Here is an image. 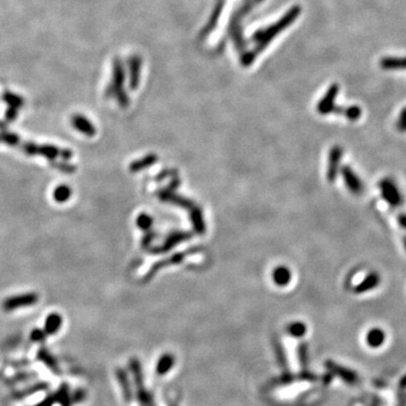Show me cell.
Here are the masks:
<instances>
[{
    "label": "cell",
    "instance_id": "cell-1",
    "mask_svg": "<svg viewBox=\"0 0 406 406\" xmlns=\"http://www.w3.org/2000/svg\"><path fill=\"white\" fill-rule=\"evenodd\" d=\"M300 14V7H292L290 11H289L286 15H284L281 20L278 21L275 24L272 26H269L267 29L260 30L256 32V33L252 37V40L255 42V49L252 52L246 53L245 55H242L241 58V63L242 66H250V64L254 61V59L259 52L263 51L267 45L270 43L271 41L274 39V36L277 35L280 32H282L288 25H290L291 23L296 20L297 16Z\"/></svg>",
    "mask_w": 406,
    "mask_h": 406
},
{
    "label": "cell",
    "instance_id": "cell-2",
    "mask_svg": "<svg viewBox=\"0 0 406 406\" xmlns=\"http://www.w3.org/2000/svg\"><path fill=\"white\" fill-rule=\"evenodd\" d=\"M125 79V72H124V67L123 63L121 61V59H115L113 62V78H112V83L110 84V86L106 88L105 95L107 97H119L120 95L124 94L123 91V84Z\"/></svg>",
    "mask_w": 406,
    "mask_h": 406
},
{
    "label": "cell",
    "instance_id": "cell-3",
    "mask_svg": "<svg viewBox=\"0 0 406 406\" xmlns=\"http://www.w3.org/2000/svg\"><path fill=\"white\" fill-rule=\"evenodd\" d=\"M381 197L385 201L394 208H398L403 204V197L395 182L391 179H382L379 184Z\"/></svg>",
    "mask_w": 406,
    "mask_h": 406
},
{
    "label": "cell",
    "instance_id": "cell-4",
    "mask_svg": "<svg viewBox=\"0 0 406 406\" xmlns=\"http://www.w3.org/2000/svg\"><path fill=\"white\" fill-rule=\"evenodd\" d=\"M39 301V295L34 292H27L22 293V295H16L6 298L3 301V309L5 311H13L16 309H20L23 307H29L32 305H35Z\"/></svg>",
    "mask_w": 406,
    "mask_h": 406
},
{
    "label": "cell",
    "instance_id": "cell-5",
    "mask_svg": "<svg viewBox=\"0 0 406 406\" xmlns=\"http://www.w3.org/2000/svg\"><path fill=\"white\" fill-rule=\"evenodd\" d=\"M341 173H342L344 183L347 185L350 192L356 195H359L363 192L365 185H363L362 181L359 179V176L354 173L351 167L343 166L342 170H341Z\"/></svg>",
    "mask_w": 406,
    "mask_h": 406
},
{
    "label": "cell",
    "instance_id": "cell-6",
    "mask_svg": "<svg viewBox=\"0 0 406 406\" xmlns=\"http://www.w3.org/2000/svg\"><path fill=\"white\" fill-rule=\"evenodd\" d=\"M343 155V149L340 146H334L330 151L329 156V165H328V173H326V177L330 183H334L337 180L339 174V167L341 158Z\"/></svg>",
    "mask_w": 406,
    "mask_h": 406
},
{
    "label": "cell",
    "instance_id": "cell-7",
    "mask_svg": "<svg viewBox=\"0 0 406 406\" xmlns=\"http://www.w3.org/2000/svg\"><path fill=\"white\" fill-rule=\"evenodd\" d=\"M338 93H339L338 85H332L329 88V91L325 94V96L319 101L318 104H317V111H318L319 114L325 115L333 113L335 107V99H337Z\"/></svg>",
    "mask_w": 406,
    "mask_h": 406
},
{
    "label": "cell",
    "instance_id": "cell-8",
    "mask_svg": "<svg viewBox=\"0 0 406 406\" xmlns=\"http://www.w3.org/2000/svg\"><path fill=\"white\" fill-rule=\"evenodd\" d=\"M70 122H71V125L77 130V131L84 133L85 135H87V137L92 138L96 134L95 125L93 124L92 121L88 120L85 115L74 114L71 116Z\"/></svg>",
    "mask_w": 406,
    "mask_h": 406
},
{
    "label": "cell",
    "instance_id": "cell-9",
    "mask_svg": "<svg viewBox=\"0 0 406 406\" xmlns=\"http://www.w3.org/2000/svg\"><path fill=\"white\" fill-rule=\"evenodd\" d=\"M380 284V275L377 272H371L362 281L354 287V292L356 293H365L371 291Z\"/></svg>",
    "mask_w": 406,
    "mask_h": 406
},
{
    "label": "cell",
    "instance_id": "cell-10",
    "mask_svg": "<svg viewBox=\"0 0 406 406\" xmlns=\"http://www.w3.org/2000/svg\"><path fill=\"white\" fill-rule=\"evenodd\" d=\"M328 367L335 373V375H338L339 377L342 378L345 382H348V384H350V385H356L359 381L358 373L354 372L353 370H350V369H348V368L335 365V363H333V362H329Z\"/></svg>",
    "mask_w": 406,
    "mask_h": 406
},
{
    "label": "cell",
    "instance_id": "cell-11",
    "mask_svg": "<svg viewBox=\"0 0 406 406\" xmlns=\"http://www.w3.org/2000/svg\"><path fill=\"white\" fill-rule=\"evenodd\" d=\"M190 237L191 236L188 234V232H175V234L170 235L166 238L164 245L159 247V249H153L152 252H155V254H160V253H163V252H167L171 249H173L174 246H176L179 242L184 241Z\"/></svg>",
    "mask_w": 406,
    "mask_h": 406
},
{
    "label": "cell",
    "instance_id": "cell-12",
    "mask_svg": "<svg viewBox=\"0 0 406 406\" xmlns=\"http://www.w3.org/2000/svg\"><path fill=\"white\" fill-rule=\"evenodd\" d=\"M129 69H130V87L135 90L139 85L140 79V69H141V59L138 55H133L129 59Z\"/></svg>",
    "mask_w": 406,
    "mask_h": 406
},
{
    "label": "cell",
    "instance_id": "cell-13",
    "mask_svg": "<svg viewBox=\"0 0 406 406\" xmlns=\"http://www.w3.org/2000/svg\"><path fill=\"white\" fill-rule=\"evenodd\" d=\"M386 340V334L384 331L378 328H373L370 331H368V333L366 335V342L368 344V347H370L372 349L380 348L382 344L385 343Z\"/></svg>",
    "mask_w": 406,
    "mask_h": 406
},
{
    "label": "cell",
    "instance_id": "cell-14",
    "mask_svg": "<svg viewBox=\"0 0 406 406\" xmlns=\"http://www.w3.org/2000/svg\"><path fill=\"white\" fill-rule=\"evenodd\" d=\"M272 278L277 286L286 287L291 281V271L284 265H280L273 270Z\"/></svg>",
    "mask_w": 406,
    "mask_h": 406
},
{
    "label": "cell",
    "instance_id": "cell-15",
    "mask_svg": "<svg viewBox=\"0 0 406 406\" xmlns=\"http://www.w3.org/2000/svg\"><path fill=\"white\" fill-rule=\"evenodd\" d=\"M62 326V317L58 312H51L46 317L44 323V332L46 335H53L61 329Z\"/></svg>",
    "mask_w": 406,
    "mask_h": 406
},
{
    "label": "cell",
    "instance_id": "cell-16",
    "mask_svg": "<svg viewBox=\"0 0 406 406\" xmlns=\"http://www.w3.org/2000/svg\"><path fill=\"white\" fill-rule=\"evenodd\" d=\"M157 160H158L157 155H155V153H148V155L140 158V159L132 161L129 166V170L131 173H138L140 171L152 166Z\"/></svg>",
    "mask_w": 406,
    "mask_h": 406
},
{
    "label": "cell",
    "instance_id": "cell-17",
    "mask_svg": "<svg viewBox=\"0 0 406 406\" xmlns=\"http://www.w3.org/2000/svg\"><path fill=\"white\" fill-rule=\"evenodd\" d=\"M61 151H62V149L52 146V144H42V146H39V144H37V148H36V155L43 156L49 160L57 159L58 157L61 156Z\"/></svg>",
    "mask_w": 406,
    "mask_h": 406
},
{
    "label": "cell",
    "instance_id": "cell-18",
    "mask_svg": "<svg viewBox=\"0 0 406 406\" xmlns=\"http://www.w3.org/2000/svg\"><path fill=\"white\" fill-rule=\"evenodd\" d=\"M37 358H39L40 360L43 362L44 365L48 367L51 371H53L55 373L60 372L59 365H58L57 360H55V358L46 349H44V348L40 349L39 353H37Z\"/></svg>",
    "mask_w": 406,
    "mask_h": 406
},
{
    "label": "cell",
    "instance_id": "cell-19",
    "mask_svg": "<svg viewBox=\"0 0 406 406\" xmlns=\"http://www.w3.org/2000/svg\"><path fill=\"white\" fill-rule=\"evenodd\" d=\"M184 256H185V254H176V255H173L171 259H169V260H166V261H160L159 263H157L156 265H153V267L151 268V270L149 271V273L146 275V278H144V280H146V281H148L149 279H150L153 274H155L158 270H159L160 268H164V267H166V265H172V264H176V263H180L182 260L184 259Z\"/></svg>",
    "mask_w": 406,
    "mask_h": 406
},
{
    "label": "cell",
    "instance_id": "cell-20",
    "mask_svg": "<svg viewBox=\"0 0 406 406\" xmlns=\"http://www.w3.org/2000/svg\"><path fill=\"white\" fill-rule=\"evenodd\" d=\"M116 377H118V380H119L120 385H121V388H122L123 395H124V399L128 400V402H130V400H131V398H132V391H131V388H130V384L128 381L127 373H125V371L123 369H121V368H119V369H116Z\"/></svg>",
    "mask_w": 406,
    "mask_h": 406
},
{
    "label": "cell",
    "instance_id": "cell-21",
    "mask_svg": "<svg viewBox=\"0 0 406 406\" xmlns=\"http://www.w3.org/2000/svg\"><path fill=\"white\" fill-rule=\"evenodd\" d=\"M71 194H72V191H71V189H70V186H68L66 184H61V185H58L57 188L54 189L52 197L55 202L64 203L70 199Z\"/></svg>",
    "mask_w": 406,
    "mask_h": 406
},
{
    "label": "cell",
    "instance_id": "cell-22",
    "mask_svg": "<svg viewBox=\"0 0 406 406\" xmlns=\"http://www.w3.org/2000/svg\"><path fill=\"white\" fill-rule=\"evenodd\" d=\"M191 221L193 223L195 231L199 232V234H203L205 231V223L201 210L199 208H192V211H191Z\"/></svg>",
    "mask_w": 406,
    "mask_h": 406
},
{
    "label": "cell",
    "instance_id": "cell-23",
    "mask_svg": "<svg viewBox=\"0 0 406 406\" xmlns=\"http://www.w3.org/2000/svg\"><path fill=\"white\" fill-rule=\"evenodd\" d=\"M3 100L7 103L8 106L14 107V109L20 110L21 107L25 104V101L22 96L14 94L12 92H5L3 94Z\"/></svg>",
    "mask_w": 406,
    "mask_h": 406
},
{
    "label": "cell",
    "instance_id": "cell-24",
    "mask_svg": "<svg viewBox=\"0 0 406 406\" xmlns=\"http://www.w3.org/2000/svg\"><path fill=\"white\" fill-rule=\"evenodd\" d=\"M173 365H174V357L171 354H164L157 363V373L158 375H165L170 371Z\"/></svg>",
    "mask_w": 406,
    "mask_h": 406
},
{
    "label": "cell",
    "instance_id": "cell-25",
    "mask_svg": "<svg viewBox=\"0 0 406 406\" xmlns=\"http://www.w3.org/2000/svg\"><path fill=\"white\" fill-rule=\"evenodd\" d=\"M381 67L385 69H405L406 58H385L381 60Z\"/></svg>",
    "mask_w": 406,
    "mask_h": 406
},
{
    "label": "cell",
    "instance_id": "cell-26",
    "mask_svg": "<svg viewBox=\"0 0 406 406\" xmlns=\"http://www.w3.org/2000/svg\"><path fill=\"white\" fill-rule=\"evenodd\" d=\"M287 332L293 338H301L307 332V326L301 321H292L287 326Z\"/></svg>",
    "mask_w": 406,
    "mask_h": 406
},
{
    "label": "cell",
    "instance_id": "cell-27",
    "mask_svg": "<svg viewBox=\"0 0 406 406\" xmlns=\"http://www.w3.org/2000/svg\"><path fill=\"white\" fill-rule=\"evenodd\" d=\"M57 398L58 403L61 404V406H71L72 405V398L71 395L69 394V387L68 385H62L60 389L57 391Z\"/></svg>",
    "mask_w": 406,
    "mask_h": 406
},
{
    "label": "cell",
    "instance_id": "cell-28",
    "mask_svg": "<svg viewBox=\"0 0 406 406\" xmlns=\"http://www.w3.org/2000/svg\"><path fill=\"white\" fill-rule=\"evenodd\" d=\"M135 222H137V226L140 228V229L143 231H148L152 226L153 219L150 214L140 213L137 218V220H135Z\"/></svg>",
    "mask_w": 406,
    "mask_h": 406
},
{
    "label": "cell",
    "instance_id": "cell-29",
    "mask_svg": "<svg viewBox=\"0 0 406 406\" xmlns=\"http://www.w3.org/2000/svg\"><path fill=\"white\" fill-rule=\"evenodd\" d=\"M20 141H21L20 137L15 133L7 132L5 131V130L0 132V142H5L6 144H8V146H18Z\"/></svg>",
    "mask_w": 406,
    "mask_h": 406
},
{
    "label": "cell",
    "instance_id": "cell-30",
    "mask_svg": "<svg viewBox=\"0 0 406 406\" xmlns=\"http://www.w3.org/2000/svg\"><path fill=\"white\" fill-rule=\"evenodd\" d=\"M46 387H48V384H44V382H40V384L34 385L30 387V388H26L24 390L20 391V393H17L15 396L16 398H25L27 396H30L34 393H37V391H41L43 389H46Z\"/></svg>",
    "mask_w": 406,
    "mask_h": 406
},
{
    "label": "cell",
    "instance_id": "cell-31",
    "mask_svg": "<svg viewBox=\"0 0 406 406\" xmlns=\"http://www.w3.org/2000/svg\"><path fill=\"white\" fill-rule=\"evenodd\" d=\"M342 114L347 116V119L350 121H357L360 119L362 111L359 106H350V107H347V109H344L343 107Z\"/></svg>",
    "mask_w": 406,
    "mask_h": 406
},
{
    "label": "cell",
    "instance_id": "cell-32",
    "mask_svg": "<svg viewBox=\"0 0 406 406\" xmlns=\"http://www.w3.org/2000/svg\"><path fill=\"white\" fill-rule=\"evenodd\" d=\"M52 166L64 174H72L76 171V167L68 164V163H53Z\"/></svg>",
    "mask_w": 406,
    "mask_h": 406
},
{
    "label": "cell",
    "instance_id": "cell-33",
    "mask_svg": "<svg viewBox=\"0 0 406 406\" xmlns=\"http://www.w3.org/2000/svg\"><path fill=\"white\" fill-rule=\"evenodd\" d=\"M46 338V334L44 332V330H40V329H35L32 331L31 333V340L33 341V342H43Z\"/></svg>",
    "mask_w": 406,
    "mask_h": 406
},
{
    "label": "cell",
    "instance_id": "cell-34",
    "mask_svg": "<svg viewBox=\"0 0 406 406\" xmlns=\"http://www.w3.org/2000/svg\"><path fill=\"white\" fill-rule=\"evenodd\" d=\"M36 148L37 144L33 142H25L22 146L23 151H24L27 156H36Z\"/></svg>",
    "mask_w": 406,
    "mask_h": 406
},
{
    "label": "cell",
    "instance_id": "cell-35",
    "mask_svg": "<svg viewBox=\"0 0 406 406\" xmlns=\"http://www.w3.org/2000/svg\"><path fill=\"white\" fill-rule=\"evenodd\" d=\"M54 403H58L57 393L49 395L48 397H45V399L42 400V402L37 404L36 406H52Z\"/></svg>",
    "mask_w": 406,
    "mask_h": 406
},
{
    "label": "cell",
    "instance_id": "cell-36",
    "mask_svg": "<svg viewBox=\"0 0 406 406\" xmlns=\"http://www.w3.org/2000/svg\"><path fill=\"white\" fill-rule=\"evenodd\" d=\"M17 115H18V110L14 109V107L8 106V109L6 111V114H5V118H6V121H8V122H13V121L16 120Z\"/></svg>",
    "mask_w": 406,
    "mask_h": 406
},
{
    "label": "cell",
    "instance_id": "cell-37",
    "mask_svg": "<svg viewBox=\"0 0 406 406\" xmlns=\"http://www.w3.org/2000/svg\"><path fill=\"white\" fill-rule=\"evenodd\" d=\"M397 129L399 131H406V109L402 112V114H400V118L398 120V123H397Z\"/></svg>",
    "mask_w": 406,
    "mask_h": 406
},
{
    "label": "cell",
    "instance_id": "cell-38",
    "mask_svg": "<svg viewBox=\"0 0 406 406\" xmlns=\"http://www.w3.org/2000/svg\"><path fill=\"white\" fill-rule=\"evenodd\" d=\"M71 398H72V403L82 402V400L85 399V391L82 389L76 390L74 391V394L71 396Z\"/></svg>",
    "mask_w": 406,
    "mask_h": 406
},
{
    "label": "cell",
    "instance_id": "cell-39",
    "mask_svg": "<svg viewBox=\"0 0 406 406\" xmlns=\"http://www.w3.org/2000/svg\"><path fill=\"white\" fill-rule=\"evenodd\" d=\"M152 239H153V235L151 234V232H149V234L144 235L143 238H142V241H141L142 249H148V246L151 244Z\"/></svg>",
    "mask_w": 406,
    "mask_h": 406
},
{
    "label": "cell",
    "instance_id": "cell-40",
    "mask_svg": "<svg viewBox=\"0 0 406 406\" xmlns=\"http://www.w3.org/2000/svg\"><path fill=\"white\" fill-rule=\"evenodd\" d=\"M72 156H73V153L71 150H70V149H62L61 156L60 157H61L63 160H69V159H71Z\"/></svg>",
    "mask_w": 406,
    "mask_h": 406
},
{
    "label": "cell",
    "instance_id": "cell-41",
    "mask_svg": "<svg viewBox=\"0 0 406 406\" xmlns=\"http://www.w3.org/2000/svg\"><path fill=\"white\" fill-rule=\"evenodd\" d=\"M397 220H398L399 226L402 227L404 230H406V213H400V214H398Z\"/></svg>",
    "mask_w": 406,
    "mask_h": 406
},
{
    "label": "cell",
    "instance_id": "cell-42",
    "mask_svg": "<svg viewBox=\"0 0 406 406\" xmlns=\"http://www.w3.org/2000/svg\"><path fill=\"white\" fill-rule=\"evenodd\" d=\"M399 386L402 387V388H406V373H405V375H404L402 378H400Z\"/></svg>",
    "mask_w": 406,
    "mask_h": 406
},
{
    "label": "cell",
    "instance_id": "cell-43",
    "mask_svg": "<svg viewBox=\"0 0 406 406\" xmlns=\"http://www.w3.org/2000/svg\"><path fill=\"white\" fill-rule=\"evenodd\" d=\"M0 129H2V130H3V131H4V130H5V129H6V127H5V124H4L3 122H0Z\"/></svg>",
    "mask_w": 406,
    "mask_h": 406
},
{
    "label": "cell",
    "instance_id": "cell-44",
    "mask_svg": "<svg viewBox=\"0 0 406 406\" xmlns=\"http://www.w3.org/2000/svg\"><path fill=\"white\" fill-rule=\"evenodd\" d=\"M403 245H404V249L406 251V236L403 238Z\"/></svg>",
    "mask_w": 406,
    "mask_h": 406
}]
</instances>
